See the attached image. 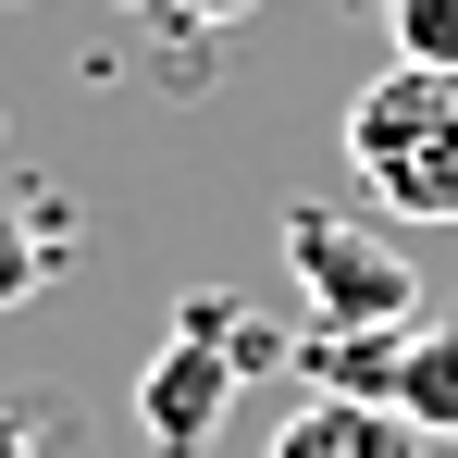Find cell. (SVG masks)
Wrapping results in <instances>:
<instances>
[{
    "label": "cell",
    "instance_id": "5",
    "mask_svg": "<svg viewBox=\"0 0 458 458\" xmlns=\"http://www.w3.org/2000/svg\"><path fill=\"white\" fill-rule=\"evenodd\" d=\"M434 446H458V310H434V322H409V347H396V384H384Z\"/></svg>",
    "mask_w": 458,
    "mask_h": 458
},
{
    "label": "cell",
    "instance_id": "7",
    "mask_svg": "<svg viewBox=\"0 0 458 458\" xmlns=\"http://www.w3.org/2000/svg\"><path fill=\"white\" fill-rule=\"evenodd\" d=\"M63 434H75L63 396H0V458H75Z\"/></svg>",
    "mask_w": 458,
    "mask_h": 458
},
{
    "label": "cell",
    "instance_id": "6",
    "mask_svg": "<svg viewBox=\"0 0 458 458\" xmlns=\"http://www.w3.org/2000/svg\"><path fill=\"white\" fill-rule=\"evenodd\" d=\"M384 38H396V63H446L458 75V0H384Z\"/></svg>",
    "mask_w": 458,
    "mask_h": 458
},
{
    "label": "cell",
    "instance_id": "8",
    "mask_svg": "<svg viewBox=\"0 0 458 458\" xmlns=\"http://www.w3.org/2000/svg\"><path fill=\"white\" fill-rule=\"evenodd\" d=\"M50 260H63L50 235H25V211H0V310L38 298V285H50Z\"/></svg>",
    "mask_w": 458,
    "mask_h": 458
},
{
    "label": "cell",
    "instance_id": "2",
    "mask_svg": "<svg viewBox=\"0 0 458 458\" xmlns=\"http://www.w3.org/2000/svg\"><path fill=\"white\" fill-rule=\"evenodd\" d=\"M285 273H298L310 322H421V273H409V248L372 235V224H347V211H322V199L285 211Z\"/></svg>",
    "mask_w": 458,
    "mask_h": 458
},
{
    "label": "cell",
    "instance_id": "3",
    "mask_svg": "<svg viewBox=\"0 0 458 458\" xmlns=\"http://www.w3.org/2000/svg\"><path fill=\"white\" fill-rule=\"evenodd\" d=\"M235 384H248V372H235L224 335H186V322H174V335H161V360L137 372V434H149V458H199L211 434H224Z\"/></svg>",
    "mask_w": 458,
    "mask_h": 458
},
{
    "label": "cell",
    "instance_id": "4",
    "mask_svg": "<svg viewBox=\"0 0 458 458\" xmlns=\"http://www.w3.org/2000/svg\"><path fill=\"white\" fill-rule=\"evenodd\" d=\"M273 458H434V434H421L396 396H322V384H310L298 409L273 421Z\"/></svg>",
    "mask_w": 458,
    "mask_h": 458
},
{
    "label": "cell",
    "instance_id": "1",
    "mask_svg": "<svg viewBox=\"0 0 458 458\" xmlns=\"http://www.w3.org/2000/svg\"><path fill=\"white\" fill-rule=\"evenodd\" d=\"M347 174L396 224H458V75L446 63H384L347 99Z\"/></svg>",
    "mask_w": 458,
    "mask_h": 458
}]
</instances>
